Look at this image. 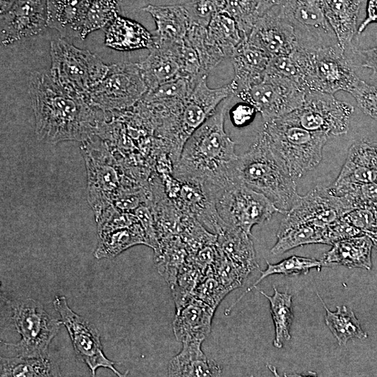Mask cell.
I'll use <instances>...</instances> for the list:
<instances>
[{
    "mask_svg": "<svg viewBox=\"0 0 377 377\" xmlns=\"http://www.w3.org/2000/svg\"><path fill=\"white\" fill-rule=\"evenodd\" d=\"M233 96L230 82L217 88H210L207 84V76L202 77L196 82L165 140L174 165L177 162L185 142L193 133L216 111L224 100Z\"/></svg>",
    "mask_w": 377,
    "mask_h": 377,
    "instance_id": "obj_9",
    "label": "cell"
},
{
    "mask_svg": "<svg viewBox=\"0 0 377 377\" xmlns=\"http://www.w3.org/2000/svg\"><path fill=\"white\" fill-rule=\"evenodd\" d=\"M306 89L334 94L350 93L361 80L339 45L309 49L297 45Z\"/></svg>",
    "mask_w": 377,
    "mask_h": 377,
    "instance_id": "obj_6",
    "label": "cell"
},
{
    "mask_svg": "<svg viewBox=\"0 0 377 377\" xmlns=\"http://www.w3.org/2000/svg\"><path fill=\"white\" fill-rule=\"evenodd\" d=\"M185 39L197 52L206 75L226 58L223 53L208 39L206 27L191 24Z\"/></svg>",
    "mask_w": 377,
    "mask_h": 377,
    "instance_id": "obj_39",
    "label": "cell"
},
{
    "mask_svg": "<svg viewBox=\"0 0 377 377\" xmlns=\"http://www.w3.org/2000/svg\"><path fill=\"white\" fill-rule=\"evenodd\" d=\"M204 276L197 266L186 260L177 274L175 283L170 288L176 311L195 298L193 291Z\"/></svg>",
    "mask_w": 377,
    "mask_h": 377,
    "instance_id": "obj_42",
    "label": "cell"
},
{
    "mask_svg": "<svg viewBox=\"0 0 377 377\" xmlns=\"http://www.w3.org/2000/svg\"><path fill=\"white\" fill-rule=\"evenodd\" d=\"M239 180L268 198L285 214L298 195L296 180L271 146L262 131L249 149L239 155Z\"/></svg>",
    "mask_w": 377,
    "mask_h": 377,
    "instance_id": "obj_3",
    "label": "cell"
},
{
    "mask_svg": "<svg viewBox=\"0 0 377 377\" xmlns=\"http://www.w3.org/2000/svg\"><path fill=\"white\" fill-rule=\"evenodd\" d=\"M48 27L47 0H17L1 13L0 39L3 45L38 35Z\"/></svg>",
    "mask_w": 377,
    "mask_h": 377,
    "instance_id": "obj_17",
    "label": "cell"
},
{
    "mask_svg": "<svg viewBox=\"0 0 377 377\" xmlns=\"http://www.w3.org/2000/svg\"><path fill=\"white\" fill-rule=\"evenodd\" d=\"M170 200L182 214L194 217L214 234L228 226L217 211L214 195L200 183L180 180L177 191Z\"/></svg>",
    "mask_w": 377,
    "mask_h": 377,
    "instance_id": "obj_18",
    "label": "cell"
},
{
    "mask_svg": "<svg viewBox=\"0 0 377 377\" xmlns=\"http://www.w3.org/2000/svg\"><path fill=\"white\" fill-rule=\"evenodd\" d=\"M343 216L366 235L377 232V212L375 207L355 209Z\"/></svg>",
    "mask_w": 377,
    "mask_h": 377,
    "instance_id": "obj_49",
    "label": "cell"
},
{
    "mask_svg": "<svg viewBox=\"0 0 377 377\" xmlns=\"http://www.w3.org/2000/svg\"><path fill=\"white\" fill-rule=\"evenodd\" d=\"M105 45L119 51L149 49L153 44L151 33L138 22L116 17L105 31Z\"/></svg>",
    "mask_w": 377,
    "mask_h": 377,
    "instance_id": "obj_28",
    "label": "cell"
},
{
    "mask_svg": "<svg viewBox=\"0 0 377 377\" xmlns=\"http://www.w3.org/2000/svg\"><path fill=\"white\" fill-rule=\"evenodd\" d=\"M147 91L138 64L124 61L109 65L104 77L86 97L105 112L120 111L135 105Z\"/></svg>",
    "mask_w": 377,
    "mask_h": 377,
    "instance_id": "obj_10",
    "label": "cell"
},
{
    "mask_svg": "<svg viewBox=\"0 0 377 377\" xmlns=\"http://www.w3.org/2000/svg\"><path fill=\"white\" fill-rule=\"evenodd\" d=\"M98 237L94 253L97 259L113 258L135 245H147L145 232L139 221L129 227L99 235Z\"/></svg>",
    "mask_w": 377,
    "mask_h": 377,
    "instance_id": "obj_31",
    "label": "cell"
},
{
    "mask_svg": "<svg viewBox=\"0 0 377 377\" xmlns=\"http://www.w3.org/2000/svg\"><path fill=\"white\" fill-rule=\"evenodd\" d=\"M220 253L217 243L207 244L195 253L188 256L187 260L197 266L204 274L212 268Z\"/></svg>",
    "mask_w": 377,
    "mask_h": 377,
    "instance_id": "obj_51",
    "label": "cell"
},
{
    "mask_svg": "<svg viewBox=\"0 0 377 377\" xmlns=\"http://www.w3.org/2000/svg\"><path fill=\"white\" fill-rule=\"evenodd\" d=\"M53 305L69 334L75 354L88 366L93 376L99 367L109 369L118 376H125L117 371L114 367L115 363L104 355L100 333L93 323L74 312L64 295L56 296Z\"/></svg>",
    "mask_w": 377,
    "mask_h": 377,
    "instance_id": "obj_16",
    "label": "cell"
},
{
    "mask_svg": "<svg viewBox=\"0 0 377 377\" xmlns=\"http://www.w3.org/2000/svg\"><path fill=\"white\" fill-rule=\"evenodd\" d=\"M91 0H47L48 27L62 36L82 39V27Z\"/></svg>",
    "mask_w": 377,
    "mask_h": 377,
    "instance_id": "obj_26",
    "label": "cell"
},
{
    "mask_svg": "<svg viewBox=\"0 0 377 377\" xmlns=\"http://www.w3.org/2000/svg\"><path fill=\"white\" fill-rule=\"evenodd\" d=\"M187 257V250L179 235L161 241L154 251L157 271L170 288L175 283L177 274L186 262Z\"/></svg>",
    "mask_w": 377,
    "mask_h": 377,
    "instance_id": "obj_32",
    "label": "cell"
},
{
    "mask_svg": "<svg viewBox=\"0 0 377 377\" xmlns=\"http://www.w3.org/2000/svg\"><path fill=\"white\" fill-rule=\"evenodd\" d=\"M334 183H377V143L357 141L349 148Z\"/></svg>",
    "mask_w": 377,
    "mask_h": 377,
    "instance_id": "obj_24",
    "label": "cell"
},
{
    "mask_svg": "<svg viewBox=\"0 0 377 377\" xmlns=\"http://www.w3.org/2000/svg\"><path fill=\"white\" fill-rule=\"evenodd\" d=\"M121 0H91L84 19L82 39L91 32L107 27L120 15Z\"/></svg>",
    "mask_w": 377,
    "mask_h": 377,
    "instance_id": "obj_41",
    "label": "cell"
},
{
    "mask_svg": "<svg viewBox=\"0 0 377 377\" xmlns=\"http://www.w3.org/2000/svg\"><path fill=\"white\" fill-rule=\"evenodd\" d=\"M37 139L57 144L83 142L96 135L105 112L87 97L70 92L57 83L50 72H34L29 84Z\"/></svg>",
    "mask_w": 377,
    "mask_h": 377,
    "instance_id": "obj_1",
    "label": "cell"
},
{
    "mask_svg": "<svg viewBox=\"0 0 377 377\" xmlns=\"http://www.w3.org/2000/svg\"><path fill=\"white\" fill-rule=\"evenodd\" d=\"M215 310L194 298L176 311L172 330L176 339L183 343L202 342L210 334Z\"/></svg>",
    "mask_w": 377,
    "mask_h": 377,
    "instance_id": "obj_22",
    "label": "cell"
},
{
    "mask_svg": "<svg viewBox=\"0 0 377 377\" xmlns=\"http://www.w3.org/2000/svg\"><path fill=\"white\" fill-rule=\"evenodd\" d=\"M247 38L269 57L290 54L297 45L293 25L275 7L258 17Z\"/></svg>",
    "mask_w": 377,
    "mask_h": 377,
    "instance_id": "obj_19",
    "label": "cell"
},
{
    "mask_svg": "<svg viewBox=\"0 0 377 377\" xmlns=\"http://www.w3.org/2000/svg\"><path fill=\"white\" fill-rule=\"evenodd\" d=\"M317 295L325 310V324L339 346H346L353 338L364 339L367 337V334L362 330L351 309L345 305L337 306V310L332 311L327 308L318 293Z\"/></svg>",
    "mask_w": 377,
    "mask_h": 377,
    "instance_id": "obj_34",
    "label": "cell"
},
{
    "mask_svg": "<svg viewBox=\"0 0 377 377\" xmlns=\"http://www.w3.org/2000/svg\"><path fill=\"white\" fill-rule=\"evenodd\" d=\"M367 235L371 238L373 242L374 247L377 251V232L367 234Z\"/></svg>",
    "mask_w": 377,
    "mask_h": 377,
    "instance_id": "obj_57",
    "label": "cell"
},
{
    "mask_svg": "<svg viewBox=\"0 0 377 377\" xmlns=\"http://www.w3.org/2000/svg\"><path fill=\"white\" fill-rule=\"evenodd\" d=\"M333 195L344 198L353 209L374 207L377 203V183H334L327 187Z\"/></svg>",
    "mask_w": 377,
    "mask_h": 377,
    "instance_id": "obj_40",
    "label": "cell"
},
{
    "mask_svg": "<svg viewBox=\"0 0 377 377\" xmlns=\"http://www.w3.org/2000/svg\"><path fill=\"white\" fill-rule=\"evenodd\" d=\"M140 223L145 235L147 245L155 251L158 247L151 203H143L133 212Z\"/></svg>",
    "mask_w": 377,
    "mask_h": 377,
    "instance_id": "obj_50",
    "label": "cell"
},
{
    "mask_svg": "<svg viewBox=\"0 0 377 377\" xmlns=\"http://www.w3.org/2000/svg\"><path fill=\"white\" fill-rule=\"evenodd\" d=\"M324 255V262L343 265L348 268L372 267L371 252L374 247L371 238L366 234L341 239L333 244Z\"/></svg>",
    "mask_w": 377,
    "mask_h": 377,
    "instance_id": "obj_27",
    "label": "cell"
},
{
    "mask_svg": "<svg viewBox=\"0 0 377 377\" xmlns=\"http://www.w3.org/2000/svg\"><path fill=\"white\" fill-rule=\"evenodd\" d=\"M235 76L230 82L237 96L261 82L265 76L269 56L259 46L243 37L230 57Z\"/></svg>",
    "mask_w": 377,
    "mask_h": 377,
    "instance_id": "obj_20",
    "label": "cell"
},
{
    "mask_svg": "<svg viewBox=\"0 0 377 377\" xmlns=\"http://www.w3.org/2000/svg\"><path fill=\"white\" fill-rule=\"evenodd\" d=\"M191 24L207 27L212 17L223 10L225 0H193L184 3Z\"/></svg>",
    "mask_w": 377,
    "mask_h": 377,
    "instance_id": "obj_46",
    "label": "cell"
},
{
    "mask_svg": "<svg viewBox=\"0 0 377 377\" xmlns=\"http://www.w3.org/2000/svg\"><path fill=\"white\" fill-rule=\"evenodd\" d=\"M325 0H286L279 6L293 25L297 44L309 49L339 45L325 14Z\"/></svg>",
    "mask_w": 377,
    "mask_h": 377,
    "instance_id": "obj_15",
    "label": "cell"
},
{
    "mask_svg": "<svg viewBox=\"0 0 377 377\" xmlns=\"http://www.w3.org/2000/svg\"><path fill=\"white\" fill-rule=\"evenodd\" d=\"M82 152L87 172L88 201L97 221L113 205L132 179H126L103 139L94 135L82 142Z\"/></svg>",
    "mask_w": 377,
    "mask_h": 377,
    "instance_id": "obj_5",
    "label": "cell"
},
{
    "mask_svg": "<svg viewBox=\"0 0 377 377\" xmlns=\"http://www.w3.org/2000/svg\"><path fill=\"white\" fill-rule=\"evenodd\" d=\"M366 17L357 29L360 34L371 23H377V0H367Z\"/></svg>",
    "mask_w": 377,
    "mask_h": 377,
    "instance_id": "obj_54",
    "label": "cell"
},
{
    "mask_svg": "<svg viewBox=\"0 0 377 377\" xmlns=\"http://www.w3.org/2000/svg\"><path fill=\"white\" fill-rule=\"evenodd\" d=\"M325 228L309 223L290 228L276 236L271 253L277 256L300 246L322 244Z\"/></svg>",
    "mask_w": 377,
    "mask_h": 377,
    "instance_id": "obj_38",
    "label": "cell"
},
{
    "mask_svg": "<svg viewBox=\"0 0 377 377\" xmlns=\"http://www.w3.org/2000/svg\"><path fill=\"white\" fill-rule=\"evenodd\" d=\"M182 350L169 362L168 375L177 377L220 376L222 370L201 349V342L183 343Z\"/></svg>",
    "mask_w": 377,
    "mask_h": 377,
    "instance_id": "obj_25",
    "label": "cell"
},
{
    "mask_svg": "<svg viewBox=\"0 0 377 377\" xmlns=\"http://www.w3.org/2000/svg\"><path fill=\"white\" fill-rule=\"evenodd\" d=\"M353 112V105L332 94L307 89L302 105L281 117L311 131L340 135L348 132Z\"/></svg>",
    "mask_w": 377,
    "mask_h": 377,
    "instance_id": "obj_11",
    "label": "cell"
},
{
    "mask_svg": "<svg viewBox=\"0 0 377 377\" xmlns=\"http://www.w3.org/2000/svg\"><path fill=\"white\" fill-rule=\"evenodd\" d=\"M17 0H0V13H3L8 10Z\"/></svg>",
    "mask_w": 377,
    "mask_h": 377,
    "instance_id": "obj_56",
    "label": "cell"
},
{
    "mask_svg": "<svg viewBox=\"0 0 377 377\" xmlns=\"http://www.w3.org/2000/svg\"><path fill=\"white\" fill-rule=\"evenodd\" d=\"M350 94L365 114L377 120V85L369 84L361 80Z\"/></svg>",
    "mask_w": 377,
    "mask_h": 377,
    "instance_id": "obj_47",
    "label": "cell"
},
{
    "mask_svg": "<svg viewBox=\"0 0 377 377\" xmlns=\"http://www.w3.org/2000/svg\"><path fill=\"white\" fill-rule=\"evenodd\" d=\"M229 293V290L214 276L211 268L195 288L193 295L216 310Z\"/></svg>",
    "mask_w": 377,
    "mask_h": 377,
    "instance_id": "obj_45",
    "label": "cell"
},
{
    "mask_svg": "<svg viewBox=\"0 0 377 377\" xmlns=\"http://www.w3.org/2000/svg\"><path fill=\"white\" fill-rule=\"evenodd\" d=\"M142 10L154 18L156 28L151 33L153 44L159 46L182 45L186 36L191 22L184 4L147 5Z\"/></svg>",
    "mask_w": 377,
    "mask_h": 377,
    "instance_id": "obj_21",
    "label": "cell"
},
{
    "mask_svg": "<svg viewBox=\"0 0 377 377\" xmlns=\"http://www.w3.org/2000/svg\"><path fill=\"white\" fill-rule=\"evenodd\" d=\"M1 377L59 376L61 372L57 364L50 355L40 357L14 356L0 358Z\"/></svg>",
    "mask_w": 377,
    "mask_h": 377,
    "instance_id": "obj_33",
    "label": "cell"
},
{
    "mask_svg": "<svg viewBox=\"0 0 377 377\" xmlns=\"http://www.w3.org/2000/svg\"><path fill=\"white\" fill-rule=\"evenodd\" d=\"M256 112L258 111L253 105L243 101L232 108L230 110V118L234 126L243 127L253 121Z\"/></svg>",
    "mask_w": 377,
    "mask_h": 377,
    "instance_id": "obj_52",
    "label": "cell"
},
{
    "mask_svg": "<svg viewBox=\"0 0 377 377\" xmlns=\"http://www.w3.org/2000/svg\"><path fill=\"white\" fill-rule=\"evenodd\" d=\"M11 320L21 339L17 343L1 342L15 356L40 357L49 355V346L62 322L50 315L43 304L32 298L10 302Z\"/></svg>",
    "mask_w": 377,
    "mask_h": 377,
    "instance_id": "obj_8",
    "label": "cell"
},
{
    "mask_svg": "<svg viewBox=\"0 0 377 377\" xmlns=\"http://www.w3.org/2000/svg\"><path fill=\"white\" fill-rule=\"evenodd\" d=\"M267 268L260 271V276L258 279L239 297L226 311L229 312L232 306L239 301L243 295L256 288L265 278L273 274H283L286 276H297L306 274L309 270L316 268L320 271L321 267H327L328 265L323 260H316L314 258H304L297 256H292L289 258L275 263H269L267 260Z\"/></svg>",
    "mask_w": 377,
    "mask_h": 377,
    "instance_id": "obj_37",
    "label": "cell"
},
{
    "mask_svg": "<svg viewBox=\"0 0 377 377\" xmlns=\"http://www.w3.org/2000/svg\"><path fill=\"white\" fill-rule=\"evenodd\" d=\"M274 294L270 296L263 290L259 292L269 302L270 311L274 324L275 336L274 346L281 348L285 341L290 339V327L294 318L293 297L287 292L281 293L275 286Z\"/></svg>",
    "mask_w": 377,
    "mask_h": 377,
    "instance_id": "obj_36",
    "label": "cell"
},
{
    "mask_svg": "<svg viewBox=\"0 0 377 377\" xmlns=\"http://www.w3.org/2000/svg\"><path fill=\"white\" fill-rule=\"evenodd\" d=\"M352 210L344 198L333 195L327 187L317 185L305 195H297L284 214L276 236L301 224L325 227Z\"/></svg>",
    "mask_w": 377,
    "mask_h": 377,
    "instance_id": "obj_14",
    "label": "cell"
},
{
    "mask_svg": "<svg viewBox=\"0 0 377 377\" xmlns=\"http://www.w3.org/2000/svg\"><path fill=\"white\" fill-rule=\"evenodd\" d=\"M258 0H225L224 10L236 22L243 37H248L258 18Z\"/></svg>",
    "mask_w": 377,
    "mask_h": 377,
    "instance_id": "obj_44",
    "label": "cell"
},
{
    "mask_svg": "<svg viewBox=\"0 0 377 377\" xmlns=\"http://www.w3.org/2000/svg\"><path fill=\"white\" fill-rule=\"evenodd\" d=\"M263 131L295 180L320 163L330 136L290 124L281 117L265 122Z\"/></svg>",
    "mask_w": 377,
    "mask_h": 377,
    "instance_id": "obj_4",
    "label": "cell"
},
{
    "mask_svg": "<svg viewBox=\"0 0 377 377\" xmlns=\"http://www.w3.org/2000/svg\"><path fill=\"white\" fill-rule=\"evenodd\" d=\"M353 52L362 59L361 66L371 69L372 75L377 77V46L369 49H354Z\"/></svg>",
    "mask_w": 377,
    "mask_h": 377,
    "instance_id": "obj_53",
    "label": "cell"
},
{
    "mask_svg": "<svg viewBox=\"0 0 377 377\" xmlns=\"http://www.w3.org/2000/svg\"><path fill=\"white\" fill-rule=\"evenodd\" d=\"M364 234L350 223L344 216L325 226L322 244L332 245L341 239Z\"/></svg>",
    "mask_w": 377,
    "mask_h": 377,
    "instance_id": "obj_48",
    "label": "cell"
},
{
    "mask_svg": "<svg viewBox=\"0 0 377 377\" xmlns=\"http://www.w3.org/2000/svg\"><path fill=\"white\" fill-rule=\"evenodd\" d=\"M215 200L221 219L228 226L239 228L250 235L255 225L263 223L279 212L268 198L242 182L219 190Z\"/></svg>",
    "mask_w": 377,
    "mask_h": 377,
    "instance_id": "obj_12",
    "label": "cell"
},
{
    "mask_svg": "<svg viewBox=\"0 0 377 377\" xmlns=\"http://www.w3.org/2000/svg\"><path fill=\"white\" fill-rule=\"evenodd\" d=\"M231 98L224 100L188 138L172 172L177 179L200 183L215 195L219 190L241 182L235 143L224 128Z\"/></svg>",
    "mask_w": 377,
    "mask_h": 377,
    "instance_id": "obj_2",
    "label": "cell"
},
{
    "mask_svg": "<svg viewBox=\"0 0 377 377\" xmlns=\"http://www.w3.org/2000/svg\"><path fill=\"white\" fill-rule=\"evenodd\" d=\"M364 1L325 0V16L343 52L350 45L352 39L357 32V17Z\"/></svg>",
    "mask_w": 377,
    "mask_h": 377,
    "instance_id": "obj_29",
    "label": "cell"
},
{
    "mask_svg": "<svg viewBox=\"0 0 377 377\" xmlns=\"http://www.w3.org/2000/svg\"><path fill=\"white\" fill-rule=\"evenodd\" d=\"M374 207H375V208H376V212H377V203L375 205Z\"/></svg>",
    "mask_w": 377,
    "mask_h": 377,
    "instance_id": "obj_58",
    "label": "cell"
},
{
    "mask_svg": "<svg viewBox=\"0 0 377 377\" xmlns=\"http://www.w3.org/2000/svg\"><path fill=\"white\" fill-rule=\"evenodd\" d=\"M182 45H152L149 54L137 62L148 90L181 76L179 52Z\"/></svg>",
    "mask_w": 377,
    "mask_h": 377,
    "instance_id": "obj_23",
    "label": "cell"
},
{
    "mask_svg": "<svg viewBox=\"0 0 377 377\" xmlns=\"http://www.w3.org/2000/svg\"><path fill=\"white\" fill-rule=\"evenodd\" d=\"M250 235L242 229L228 226L217 235V245L230 260L246 267L251 272L258 269L256 252Z\"/></svg>",
    "mask_w": 377,
    "mask_h": 377,
    "instance_id": "obj_30",
    "label": "cell"
},
{
    "mask_svg": "<svg viewBox=\"0 0 377 377\" xmlns=\"http://www.w3.org/2000/svg\"><path fill=\"white\" fill-rule=\"evenodd\" d=\"M212 270L214 276L230 292L242 286L251 272L243 265L228 258L221 250Z\"/></svg>",
    "mask_w": 377,
    "mask_h": 377,
    "instance_id": "obj_43",
    "label": "cell"
},
{
    "mask_svg": "<svg viewBox=\"0 0 377 377\" xmlns=\"http://www.w3.org/2000/svg\"><path fill=\"white\" fill-rule=\"evenodd\" d=\"M50 57L49 72L54 80L64 89L85 97L108 69L94 54L62 38L52 40Z\"/></svg>",
    "mask_w": 377,
    "mask_h": 377,
    "instance_id": "obj_7",
    "label": "cell"
},
{
    "mask_svg": "<svg viewBox=\"0 0 377 377\" xmlns=\"http://www.w3.org/2000/svg\"><path fill=\"white\" fill-rule=\"evenodd\" d=\"M209 41L218 47L225 57H230L243 36L235 20L225 10L216 13L207 27Z\"/></svg>",
    "mask_w": 377,
    "mask_h": 377,
    "instance_id": "obj_35",
    "label": "cell"
},
{
    "mask_svg": "<svg viewBox=\"0 0 377 377\" xmlns=\"http://www.w3.org/2000/svg\"><path fill=\"white\" fill-rule=\"evenodd\" d=\"M286 0H258L257 12L261 16L273 8L282 6Z\"/></svg>",
    "mask_w": 377,
    "mask_h": 377,
    "instance_id": "obj_55",
    "label": "cell"
},
{
    "mask_svg": "<svg viewBox=\"0 0 377 377\" xmlns=\"http://www.w3.org/2000/svg\"><path fill=\"white\" fill-rule=\"evenodd\" d=\"M306 90L290 79L265 73L261 82L237 96L253 105L267 122L301 107Z\"/></svg>",
    "mask_w": 377,
    "mask_h": 377,
    "instance_id": "obj_13",
    "label": "cell"
}]
</instances>
